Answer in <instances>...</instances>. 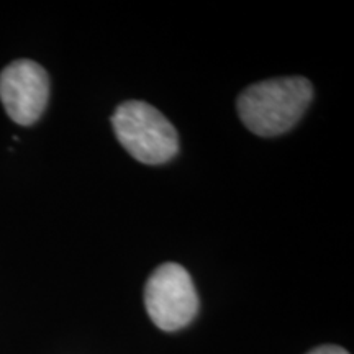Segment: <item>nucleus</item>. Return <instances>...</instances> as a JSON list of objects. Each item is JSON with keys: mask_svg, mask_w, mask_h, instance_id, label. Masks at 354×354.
<instances>
[{"mask_svg": "<svg viewBox=\"0 0 354 354\" xmlns=\"http://www.w3.org/2000/svg\"><path fill=\"white\" fill-rule=\"evenodd\" d=\"M112 127L123 148L143 165H165L179 149L176 128L146 102H123L115 110Z\"/></svg>", "mask_w": 354, "mask_h": 354, "instance_id": "obj_2", "label": "nucleus"}, {"mask_svg": "<svg viewBox=\"0 0 354 354\" xmlns=\"http://www.w3.org/2000/svg\"><path fill=\"white\" fill-rule=\"evenodd\" d=\"M307 354H349L346 349L342 346H333V344H326V346H318Z\"/></svg>", "mask_w": 354, "mask_h": 354, "instance_id": "obj_5", "label": "nucleus"}, {"mask_svg": "<svg viewBox=\"0 0 354 354\" xmlns=\"http://www.w3.org/2000/svg\"><path fill=\"white\" fill-rule=\"evenodd\" d=\"M48 97L50 79L35 61L17 59L0 73V100L19 125H33L46 109Z\"/></svg>", "mask_w": 354, "mask_h": 354, "instance_id": "obj_4", "label": "nucleus"}, {"mask_svg": "<svg viewBox=\"0 0 354 354\" xmlns=\"http://www.w3.org/2000/svg\"><path fill=\"white\" fill-rule=\"evenodd\" d=\"M146 312L158 328L177 331L198 312V294L192 277L180 264H161L145 287Z\"/></svg>", "mask_w": 354, "mask_h": 354, "instance_id": "obj_3", "label": "nucleus"}, {"mask_svg": "<svg viewBox=\"0 0 354 354\" xmlns=\"http://www.w3.org/2000/svg\"><path fill=\"white\" fill-rule=\"evenodd\" d=\"M313 97L305 77H277L253 84L238 97V115L248 130L259 136H277L297 123Z\"/></svg>", "mask_w": 354, "mask_h": 354, "instance_id": "obj_1", "label": "nucleus"}]
</instances>
